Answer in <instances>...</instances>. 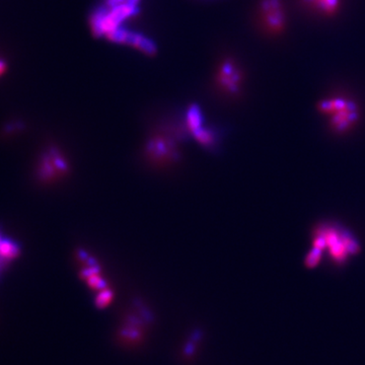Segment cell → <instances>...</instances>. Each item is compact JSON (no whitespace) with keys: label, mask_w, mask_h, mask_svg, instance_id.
Returning <instances> with one entry per match:
<instances>
[{"label":"cell","mask_w":365,"mask_h":365,"mask_svg":"<svg viewBox=\"0 0 365 365\" xmlns=\"http://www.w3.org/2000/svg\"><path fill=\"white\" fill-rule=\"evenodd\" d=\"M319 110L330 120L335 130L343 132L359 121V107L347 98L333 97L319 102Z\"/></svg>","instance_id":"cell-1"},{"label":"cell","mask_w":365,"mask_h":365,"mask_svg":"<svg viewBox=\"0 0 365 365\" xmlns=\"http://www.w3.org/2000/svg\"><path fill=\"white\" fill-rule=\"evenodd\" d=\"M325 242V250L338 263H343L352 255L359 253V242L349 232L339 227H325L317 230Z\"/></svg>","instance_id":"cell-2"},{"label":"cell","mask_w":365,"mask_h":365,"mask_svg":"<svg viewBox=\"0 0 365 365\" xmlns=\"http://www.w3.org/2000/svg\"><path fill=\"white\" fill-rule=\"evenodd\" d=\"M215 81L222 93L227 96H235L241 91L242 72L234 60L225 59L218 66Z\"/></svg>","instance_id":"cell-3"},{"label":"cell","mask_w":365,"mask_h":365,"mask_svg":"<svg viewBox=\"0 0 365 365\" xmlns=\"http://www.w3.org/2000/svg\"><path fill=\"white\" fill-rule=\"evenodd\" d=\"M107 40L116 44L129 46L148 56H153L157 52L155 41L143 33L134 32L125 26L110 34Z\"/></svg>","instance_id":"cell-4"},{"label":"cell","mask_w":365,"mask_h":365,"mask_svg":"<svg viewBox=\"0 0 365 365\" xmlns=\"http://www.w3.org/2000/svg\"><path fill=\"white\" fill-rule=\"evenodd\" d=\"M261 23L269 33H281L285 26V11L281 0H261Z\"/></svg>","instance_id":"cell-5"},{"label":"cell","mask_w":365,"mask_h":365,"mask_svg":"<svg viewBox=\"0 0 365 365\" xmlns=\"http://www.w3.org/2000/svg\"><path fill=\"white\" fill-rule=\"evenodd\" d=\"M68 165L66 158L56 150H51L46 153L41 163L39 177L43 181H55L57 178L66 176Z\"/></svg>","instance_id":"cell-6"},{"label":"cell","mask_w":365,"mask_h":365,"mask_svg":"<svg viewBox=\"0 0 365 365\" xmlns=\"http://www.w3.org/2000/svg\"><path fill=\"white\" fill-rule=\"evenodd\" d=\"M307 6L325 16H332L340 9L341 0H304Z\"/></svg>","instance_id":"cell-7"},{"label":"cell","mask_w":365,"mask_h":365,"mask_svg":"<svg viewBox=\"0 0 365 365\" xmlns=\"http://www.w3.org/2000/svg\"><path fill=\"white\" fill-rule=\"evenodd\" d=\"M203 116L202 111L197 105L190 106L187 111L186 123L188 131L196 132L202 127Z\"/></svg>","instance_id":"cell-8"},{"label":"cell","mask_w":365,"mask_h":365,"mask_svg":"<svg viewBox=\"0 0 365 365\" xmlns=\"http://www.w3.org/2000/svg\"><path fill=\"white\" fill-rule=\"evenodd\" d=\"M194 137L199 143L202 144L205 148H210V146L215 145V136L213 132L209 130V129L202 128L201 127L199 130L194 132Z\"/></svg>","instance_id":"cell-9"},{"label":"cell","mask_w":365,"mask_h":365,"mask_svg":"<svg viewBox=\"0 0 365 365\" xmlns=\"http://www.w3.org/2000/svg\"><path fill=\"white\" fill-rule=\"evenodd\" d=\"M323 250L314 247L306 257V264L307 267L314 268L319 263L322 259V255H323Z\"/></svg>","instance_id":"cell-10"},{"label":"cell","mask_w":365,"mask_h":365,"mask_svg":"<svg viewBox=\"0 0 365 365\" xmlns=\"http://www.w3.org/2000/svg\"><path fill=\"white\" fill-rule=\"evenodd\" d=\"M124 1V0H106L105 4L113 6V4H120V2Z\"/></svg>","instance_id":"cell-11"},{"label":"cell","mask_w":365,"mask_h":365,"mask_svg":"<svg viewBox=\"0 0 365 365\" xmlns=\"http://www.w3.org/2000/svg\"><path fill=\"white\" fill-rule=\"evenodd\" d=\"M4 71V64L2 63L1 61H0V74L2 73V72Z\"/></svg>","instance_id":"cell-12"}]
</instances>
